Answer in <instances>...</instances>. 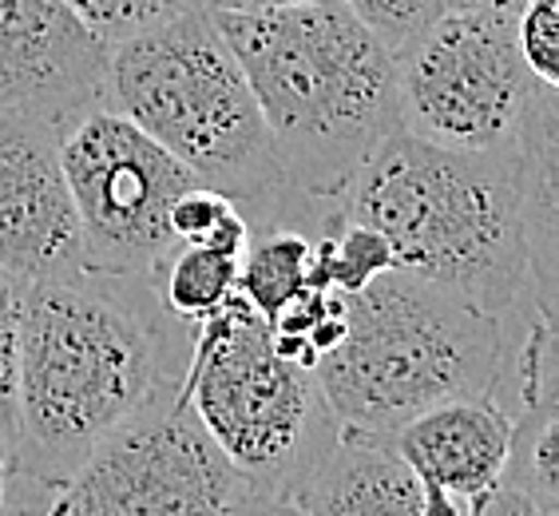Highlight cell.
<instances>
[{"label":"cell","instance_id":"obj_1","mask_svg":"<svg viewBox=\"0 0 559 516\" xmlns=\"http://www.w3.org/2000/svg\"><path fill=\"white\" fill-rule=\"evenodd\" d=\"M559 104L512 155L456 151L393 131L342 199L385 235L397 270L473 298L516 333L556 322Z\"/></svg>","mask_w":559,"mask_h":516},{"label":"cell","instance_id":"obj_2","mask_svg":"<svg viewBox=\"0 0 559 516\" xmlns=\"http://www.w3.org/2000/svg\"><path fill=\"white\" fill-rule=\"evenodd\" d=\"M194 330L159 279L80 267L24 286L16 477L60 493L84 457L183 389Z\"/></svg>","mask_w":559,"mask_h":516},{"label":"cell","instance_id":"obj_3","mask_svg":"<svg viewBox=\"0 0 559 516\" xmlns=\"http://www.w3.org/2000/svg\"><path fill=\"white\" fill-rule=\"evenodd\" d=\"M313 377L349 437H385L456 398H488L520 418L559 398L556 322L516 333L473 298L393 267L345 294V338Z\"/></svg>","mask_w":559,"mask_h":516},{"label":"cell","instance_id":"obj_4","mask_svg":"<svg viewBox=\"0 0 559 516\" xmlns=\"http://www.w3.org/2000/svg\"><path fill=\"white\" fill-rule=\"evenodd\" d=\"M259 99L294 195L342 207L357 167L397 131V64L342 0L211 12Z\"/></svg>","mask_w":559,"mask_h":516},{"label":"cell","instance_id":"obj_5","mask_svg":"<svg viewBox=\"0 0 559 516\" xmlns=\"http://www.w3.org/2000/svg\"><path fill=\"white\" fill-rule=\"evenodd\" d=\"M108 108L171 151L203 187L235 199L250 226H298L313 238L342 219V207L286 187L247 72L206 9L111 44Z\"/></svg>","mask_w":559,"mask_h":516},{"label":"cell","instance_id":"obj_6","mask_svg":"<svg viewBox=\"0 0 559 516\" xmlns=\"http://www.w3.org/2000/svg\"><path fill=\"white\" fill-rule=\"evenodd\" d=\"M183 394L247 493L294 496L342 437L318 377L274 354L266 318L238 294L194 326Z\"/></svg>","mask_w":559,"mask_h":516},{"label":"cell","instance_id":"obj_7","mask_svg":"<svg viewBox=\"0 0 559 516\" xmlns=\"http://www.w3.org/2000/svg\"><path fill=\"white\" fill-rule=\"evenodd\" d=\"M393 64L397 128L441 148L512 155L536 119L556 108L559 87L524 68L504 12L449 9Z\"/></svg>","mask_w":559,"mask_h":516},{"label":"cell","instance_id":"obj_8","mask_svg":"<svg viewBox=\"0 0 559 516\" xmlns=\"http://www.w3.org/2000/svg\"><path fill=\"white\" fill-rule=\"evenodd\" d=\"M60 155L84 238V267L159 279L175 255L167 231L171 203L199 179L111 108L87 112L60 131Z\"/></svg>","mask_w":559,"mask_h":516},{"label":"cell","instance_id":"obj_9","mask_svg":"<svg viewBox=\"0 0 559 516\" xmlns=\"http://www.w3.org/2000/svg\"><path fill=\"white\" fill-rule=\"evenodd\" d=\"M247 496L242 477L175 398L128 421L87 453L56 493L52 516H223Z\"/></svg>","mask_w":559,"mask_h":516},{"label":"cell","instance_id":"obj_10","mask_svg":"<svg viewBox=\"0 0 559 516\" xmlns=\"http://www.w3.org/2000/svg\"><path fill=\"white\" fill-rule=\"evenodd\" d=\"M111 44L64 0H0V116L64 131L108 108Z\"/></svg>","mask_w":559,"mask_h":516},{"label":"cell","instance_id":"obj_11","mask_svg":"<svg viewBox=\"0 0 559 516\" xmlns=\"http://www.w3.org/2000/svg\"><path fill=\"white\" fill-rule=\"evenodd\" d=\"M84 267V238L68 191L60 131L0 116V270L44 282Z\"/></svg>","mask_w":559,"mask_h":516},{"label":"cell","instance_id":"obj_12","mask_svg":"<svg viewBox=\"0 0 559 516\" xmlns=\"http://www.w3.org/2000/svg\"><path fill=\"white\" fill-rule=\"evenodd\" d=\"M516 418L488 398H456L425 409L381 442L425 484L468 505L500 484L512 457Z\"/></svg>","mask_w":559,"mask_h":516},{"label":"cell","instance_id":"obj_13","mask_svg":"<svg viewBox=\"0 0 559 516\" xmlns=\"http://www.w3.org/2000/svg\"><path fill=\"white\" fill-rule=\"evenodd\" d=\"M306 516H464L461 501L425 484L381 437L342 433L290 496Z\"/></svg>","mask_w":559,"mask_h":516},{"label":"cell","instance_id":"obj_14","mask_svg":"<svg viewBox=\"0 0 559 516\" xmlns=\"http://www.w3.org/2000/svg\"><path fill=\"white\" fill-rule=\"evenodd\" d=\"M301 291H310V235L298 226H250L238 258V298L270 322Z\"/></svg>","mask_w":559,"mask_h":516},{"label":"cell","instance_id":"obj_15","mask_svg":"<svg viewBox=\"0 0 559 516\" xmlns=\"http://www.w3.org/2000/svg\"><path fill=\"white\" fill-rule=\"evenodd\" d=\"M393 250L385 235H377L373 226L354 223V219H337L330 231L310 238V286L313 291H337L357 294L369 282L393 270Z\"/></svg>","mask_w":559,"mask_h":516},{"label":"cell","instance_id":"obj_16","mask_svg":"<svg viewBox=\"0 0 559 516\" xmlns=\"http://www.w3.org/2000/svg\"><path fill=\"white\" fill-rule=\"evenodd\" d=\"M159 294L163 306L194 330L238 294V258L206 247H175L159 274Z\"/></svg>","mask_w":559,"mask_h":516},{"label":"cell","instance_id":"obj_17","mask_svg":"<svg viewBox=\"0 0 559 516\" xmlns=\"http://www.w3.org/2000/svg\"><path fill=\"white\" fill-rule=\"evenodd\" d=\"M167 231H171L175 247H206L235 258H242L250 243V223L242 215V207L203 184L187 187L175 199L171 215H167Z\"/></svg>","mask_w":559,"mask_h":516},{"label":"cell","instance_id":"obj_18","mask_svg":"<svg viewBox=\"0 0 559 516\" xmlns=\"http://www.w3.org/2000/svg\"><path fill=\"white\" fill-rule=\"evenodd\" d=\"M64 4L108 44L128 40L163 21H175L191 9H203V0H64Z\"/></svg>","mask_w":559,"mask_h":516},{"label":"cell","instance_id":"obj_19","mask_svg":"<svg viewBox=\"0 0 559 516\" xmlns=\"http://www.w3.org/2000/svg\"><path fill=\"white\" fill-rule=\"evenodd\" d=\"M345 9L354 12L357 21L366 24L377 40L385 44L389 52L397 56L401 48H409L437 16L452 9V0H342Z\"/></svg>","mask_w":559,"mask_h":516},{"label":"cell","instance_id":"obj_20","mask_svg":"<svg viewBox=\"0 0 559 516\" xmlns=\"http://www.w3.org/2000/svg\"><path fill=\"white\" fill-rule=\"evenodd\" d=\"M24 282L0 270V442L16 453V366H21Z\"/></svg>","mask_w":559,"mask_h":516},{"label":"cell","instance_id":"obj_21","mask_svg":"<svg viewBox=\"0 0 559 516\" xmlns=\"http://www.w3.org/2000/svg\"><path fill=\"white\" fill-rule=\"evenodd\" d=\"M520 60L539 84L559 87V0H527L512 16Z\"/></svg>","mask_w":559,"mask_h":516},{"label":"cell","instance_id":"obj_22","mask_svg":"<svg viewBox=\"0 0 559 516\" xmlns=\"http://www.w3.org/2000/svg\"><path fill=\"white\" fill-rule=\"evenodd\" d=\"M464 516H556V505L532 496L527 489H520V484L500 481V484H492L488 493L473 496V501L464 505Z\"/></svg>","mask_w":559,"mask_h":516},{"label":"cell","instance_id":"obj_23","mask_svg":"<svg viewBox=\"0 0 559 516\" xmlns=\"http://www.w3.org/2000/svg\"><path fill=\"white\" fill-rule=\"evenodd\" d=\"M223 516H306V508L294 505L290 496H266V493H247L242 501L226 508Z\"/></svg>","mask_w":559,"mask_h":516},{"label":"cell","instance_id":"obj_24","mask_svg":"<svg viewBox=\"0 0 559 516\" xmlns=\"http://www.w3.org/2000/svg\"><path fill=\"white\" fill-rule=\"evenodd\" d=\"M294 4H313V0H203L206 12H238V16H254V12L294 9Z\"/></svg>","mask_w":559,"mask_h":516},{"label":"cell","instance_id":"obj_25","mask_svg":"<svg viewBox=\"0 0 559 516\" xmlns=\"http://www.w3.org/2000/svg\"><path fill=\"white\" fill-rule=\"evenodd\" d=\"M12 477H16V465H12V453L9 445L0 442V516H12Z\"/></svg>","mask_w":559,"mask_h":516},{"label":"cell","instance_id":"obj_26","mask_svg":"<svg viewBox=\"0 0 559 516\" xmlns=\"http://www.w3.org/2000/svg\"><path fill=\"white\" fill-rule=\"evenodd\" d=\"M527 0H452V9H485V12H504V16H516Z\"/></svg>","mask_w":559,"mask_h":516},{"label":"cell","instance_id":"obj_27","mask_svg":"<svg viewBox=\"0 0 559 516\" xmlns=\"http://www.w3.org/2000/svg\"><path fill=\"white\" fill-rule=\"evenodd\" d=\"M44 516H52V513H44Z\"/></svg>","mask_w":559,"mask_h":516}]
</instances>
